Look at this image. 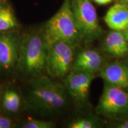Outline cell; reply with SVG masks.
Here are the masks:
<instances>
[{
  "label": "cell",
  "instance_id": "obj_1",
  "mask_svg": "<svg viewBox=\"0 0 128 128\" xmlns=\"http://www.w3.org/2000/svg\"><path fill=\"white\" fill-rule=\"evenodd\" d=\"M65 85L44 76L30 80L24 102L29 111L42 116H52L62 112L68 103Z\"/></svg>",
  "mask_w": 128,
  "mask_h": 128
},
{
  "label": "cell",
  "instance_id": "obj_2",
  "mask_svg": "<svg viewBox=\"0 0 128 128\" xmlns=\"http://www.w3.org/2000/svg\"><path fill=\"white\" fill-rule=\"evenodd\" d=\"M48 46L42 33L32 32L21 37L16 69L30 80L42 76L46 70Z\"/></svg>",
  "mask_w": 128,
  "mask_h": 128
},
{
  "label": "cell",
  "instance_id": "obj_3",
  "mask_svg": "<svg viewBox=\"0 0 128 128\" xmlns=\"http://www.w3.org/2000/svg\"><path fill=\"white\" fill-rule=\"evenodd\" d=\"M42 34L48 47L63 41L76 45L82 37L76 26L71 1L65 0L56 13L46 22Z\"/></svg>",
  "mask_w": 128,
  "mask_h": 128
},
{
  "label": "cell",
  "instance_id": "obj_4",
  "mask_svg": "<svg viewBox=\"0 0 128 128\" xmlns=\"http://www.w3.org/2000/svg\"><path fill=\"white\" fill-rule=\"evenodd\" d=\"M96 113L109 119L128 118V92L125 90L104 81L103 93Z\"/></svg>",
  "mask_w": 128,
  "mask_h": 128
},
{
  "label": "cell",
  "instance_id": "obj_5",
  "mask_svg": "<svg viewBox=\"0 0 128 128\" xmlns=\"http://www.w3.org/2000/svg\"><path fill=\"white\" fill-rule=\"evenodd\" d=\"M71 6L76 26L82 38L90 43L102 36L96 10L90 0H72Z\"/></svg>",
  "mask_w": 128,
  "mask_h": 128
},
{
  "label": "cell",
  "instance_id": "obj_6",
  "mask_svg": "<svg viewBox=\"0 0 128 128\" xmlns=\"http://www.w3.org/2000/svg\"><path fill=\"white\" fill-rule=\"evenodd\" d=\"M75 44L60 41L48 47L46 71L52 77H62L70 72L74 58Z\"/></svg>",
  "mask_w": 128,
  "mask_h": 128
},
{
  "label": "cell",
  "instance_id": "obj_7",
  "mask_svg": "<svg viewBox=\"0 0 128 128\" xmlns=\"http://www.w3.org/2000/svg\"><path fill=\"white\" fill-rule=\"evenodd\" d=\"M94 78V74L73 70L67 75L64 81L70 97L80 104L86 103Z\"/></svg>",
  "mask_w": 128,
  "mask_h": 128
},
{
  "label": "cell",
  "instance_id": "obj_8",
  "mask_svg": "<svg viewBox=\"0 0 128 128\" xmlns=\"http://www.w3.org/2000/svg\"><path fill=\"white\" fill-rule=\"evenodd\" d=\"M21 37L14 32L0 33V70L16 69L18 60Z\"/></svg>",
  "mask_w": 128,
  "mask_h": 128
},
{
  "label": "cell",
  "instance_id": "obj_9",
  "mask_svg": "<svg viewBox=\"0 0 128 128\" xmlns=\"http://www.w3.org/2000/svg\"><path fill=\"white\" fill-rule=\"evenodd\" d=\"M100 76L105 81L124 90L128 89V66L119 62L108 64L102 70Z\"/></svg>",
  "mask_w": 128,
  "mask_h": 128
},
{
  "label": "cell",
  "instance_id": "obj_10",
  "mask_svg": "<svg viewBox=\"0 0 128 128\" xmlns=\"http://www.w3.org/2000/svg\"><path fill=\"white\" fill-rule=\"evenodd\" d=\"M102 56L94 50L82 51L76 56L73 65V70L94 74L100 70L102 65Z\"/></svg>",
  "mask_w": 128,
  "mask_h": 128
},
{
  "label": "cell",
  "instance_id": "obj_11",
  "mask_svg": "<svg viewBox=\"0 0 128 128\" xmlns=\"http://www.w3.org/2000/svg\"><path fill=\"white\" fill-rule=\"evenodd\" d=\"M104 21L112 30L124 32L128 28V7L121 3L114 4L108 10Z\"/></svg>",
  "mask_w": 128,
  "mask_h": 128
},
{
  "label": "cell",
  "instance_id": "obj_12",
  "mask_svg": "<svg viewBox=\"0 0 128 128\" xmlns=\"http://www.w3.org/2000/svg\"><path fill=\"white\" fill-rule=\"evenodd\" d=\"M103 45L105 52L113 57L124 56L128 53V42L120 31L113 30L108 33Z\"/></svg>",
  "mask_w": 128,
  "mask_h": 128
},
{
  "label": "cell",
  "instance_id": "obj_13",
  "mask_svg": "<svg viewBox=\"0 0 128 128\" xmlns=\"http://www.w3.org/2000/svg\"><path fill=\"white\" fill-rule=\"evenodd\" d=\"M22 97L16 88L7 86L1 93V110L6 114L14 115L17 113L22 106Z\"/></svg>",
  "mask_w": 128,
  "mask_h": 128
},
{
  "label": "cell",
  "instance_id": "obj_14",
  "mask_svg": "<svg viewBox=\"0 0 128 128\" xmlns=\"http://www.w3.org/2000/svg\"><path fill=\"white\" fill-rule=\"evenodd\" d=\"M18 27V23L10 6L0 4V33L13 32Z\"/></svg>",
  "mask_w": 128,
  "mask_h": 128
},
{
  "label": "cell",
  "instance_id": "obj_15",
  "mask_svg": "<svg viewBox=\"0 0 128 128\" xmlns=\"http://www.w3.org/2000/svg\"><path fill=\"white\" fill-rule=\"evenodd\" d=\"M55 124L52 122H48L34 119H27L21 122L19 128H52Z\"/></svg>",
  "mask_w": 128,
  "mask_h": 128
},
{
  "label": "cell",
  "instance_id": "obj_16",
  "mask_svg": "<svg viewBox=\"0 0 128 128\" xmlns=\"http://www.w3.org/2000/svg\"><path fill=\"white\" fill-rule=\"evenodd\" d=\"M70 128H94L97 127L96 120L91 118H80L72 122L69 124Z\"/></svg>",
  "mask_w": 128,
  "mask_h": 128
},
{
  "label": "cell",
  "instance_id": "obj_17",
  "mask_svg": "<svg viewBox=\"0 0 128 128\" xmlns=\"http://www.w3.org/2000/svg\"><path fill=\"white\" fill-rule=\"evenodd\" d=\"M14 127L12 119L7 117L0 116V128H11Z\"/></svg>",
  "mask_w": 128,
  "mask_h": 128
},
{
  "label": "cell",
  "instance_id": "obj_18",
  "mask_svg": "<svg viewBox=\"0 0 128 128\" xmlns=\"http://www.w3.org/2000/svg\"><path fill=\"white\" fill-rule=\"evenodd\" d=\"M114 127L118 128H128V118L124 119L123 121L115 124Z\"/></svg>",
  "mask_w": 128,
  "mask_h": 128
},
{
  "label": "cell",
  "instance_id": "obj_19",
  "mask_svg": "<svg viewBox=\"0 0 128 128\" xmlns=\"http://www.w3.org/2000/svg\"><path fill=\"white\" fill-rule=\"evenodd\" d=\"M113 0H94L95 2L99 5H106L111 2Z\"/></svg>",
  "mask_w": 128,
  "mask_h": 128
},
{
  "label": "cell",
  "instance_id": "obj_20",
  "mask_svg": "<svg viewBox=\"0 0 128 128\" xmlns=\"http://www.w3.org/2000/svg\"><path fill=\"white\" fill-rule=\"evenodd\" d=\"M123 33H124V38H125V39L127 42H128V28L125 29L123 32Z\"/></svg>",
  "mask_w": 128,
  "mask_h": 128
},
{
  "label": "cell",
  "instance_id": "obj_21",
  "mask_svg": "<svg viewBox=\"0 0 128 128\" xmlns=\"http://www.w3.org/2000/svg\"><path fill=\"white\" fill-rule=\"evenodd\" d=\"M119 3L124 5V6L128 7V0H119Z\"/></svg>",
  "mask_w": 128,
  "mask_h": 128
},
{
  "label": "cell",
  "instance_id": "obj_22",
  "mask_svg": "<svg viewBox=\"0 0 128 128\" xmlns=\"http://www.w3.org/2000/svg\"><path fill=\"white\" fill-rule=\"evenodd\" d=\"M1 92H0V110H1Z\"/></svg>",
  "mask_w": 128,
  "mask_h": 128
}]
</instances>
